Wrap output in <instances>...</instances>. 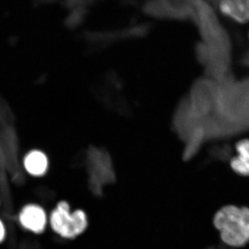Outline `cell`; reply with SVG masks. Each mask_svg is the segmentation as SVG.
Wrapping results in <instances>:
<instances>
[{
    "instance_id": "obj_1",
    "label": "cell",
    "mask_w": 249,
    "mask_h": 249,
    "mask_svg": "<svg viewBox=\"0 0 249 249\" xmlns=\"http://www.w3.org/2000/svg\"><path fill=\"white\" fill-rule=\"evenodd\" d=\"M214 223L227 243L242 245L249 240V209L234 205L224 206L215 214Z\"/></svg>"
},
{
    "instance_id": "obj_6",
    "label": "cell",
    "mask_w": 249,
    "mask_h": 249,
    "mask_svg": "<svg viewBox=\"0 0 249 249\" xmlns=\"http://www.w3.org/2000/svg\"><path fill=\"white\" fill-rule=\"evenodd\" d=\"M235 150L237 155L230 160L231 168L239 176L249 178V139L236 142Z\"/></svg>"
},
{
    "instance_id": "obj_3",
    "label": "cell",
    "mask_w": 249,
    "mask_h": 249,
    "mask_svg": "<svg viewBox=\"0 0 249 249\" xmlns=\"http://www.w3.org/2000/svg\"><path fill=\"white\" fill-rule=\"evenodd\" d=\"M88 171L89 182L93 188L100 190L101 185L110 183L115 178L111 159L105 150L91 148L88 152Z\"/></svg>"
},
{
    "instance_id": "obj_9",
    "label": "cell",
    "mask_w": 249,
    "mask_h": 249,
    "mask_svg": "<svg viewBox=\"0 0 249 249\" xmlns=\"http://www.w3.org/2000/svg\"><path fill=\"white\" fill-rule=\"evenodd\" d=\"M247 40H248V42L249 44V30L248 31V34H247Z\"/></svg>"
},
{
    "instance_id": "obj_5",
    "label": "cell",
    "mask_w": 249,
    "mask_h": 249,
    "mask_svg": "<svg viewBox=\"0 0 249 249\" xmlns=\"http://www.w3.org/2000/svg\"><path fill=\"white\" fill-rule=\"evenodd\" d=\"M218 14L240 27L249 25V0H216Z\"/></svg>"
},
{
    "instance_id": "obj_7",
    "label": "cell",
    "mask_w": 249,
    "mask_h": 249,
    "mask_svg": "<svg viewBox=\"0 0 249 249\" xmlns=\"http://www.w3.org/2000/svg\"><path fill=\"white\" fill-rule=\"evenodd\" d=\"M24 165L28 173L33 176H42L48 169V158L40 150H32L24 157Z\"/></svg>"
},
{
    "instance_id": "obj_2",
    "label": "cell",
    "mask_w": 249,
    "mask_h": 249,
    "mask_svg": "<svg viewBox=\"0 0 249 249\" xmlns=\"http://www.w3.org/2000/svg\"><path fill=\"white\" fill-rule=\"evenodd\" d=\"M49 225L56 235L72 240L82 235L88 229L89 219L83 210L71 211L66 201L58 202L49 216Z\"/></svg>"
},
{
    "instance_id": "obj_4",
    "label": "cell",
    "mask_w": 249,
    "mask_h": 249,
    "mask_svg": "<svg viewBox=\"0 0 249 249\" xmlns=\"http://www.w3.org/2000/svg\"><path fill=\"white\" fill-rule=\"evenodd\" d=\"M18 218L21 227L36 235L45 232L49 225V216L43 207L38 204H29L23 206Z\"/></svg>"
},
{
    "instance_id": "obj_8",
    "label": "cell",
    "mask_w": 249,
    "mask_h": 249,
    "mask_svg": "<svg viewBox=\"0 0 249 249\" xmlns=\"http://www.w3.org/2000/svg\"><path fill=\"white\" fill-rule=\"evenodd\" d=\"M6 235H7V231H6V225L4 221L0 218V245L6 240Z\"/></svg>"
}]
</instances>
